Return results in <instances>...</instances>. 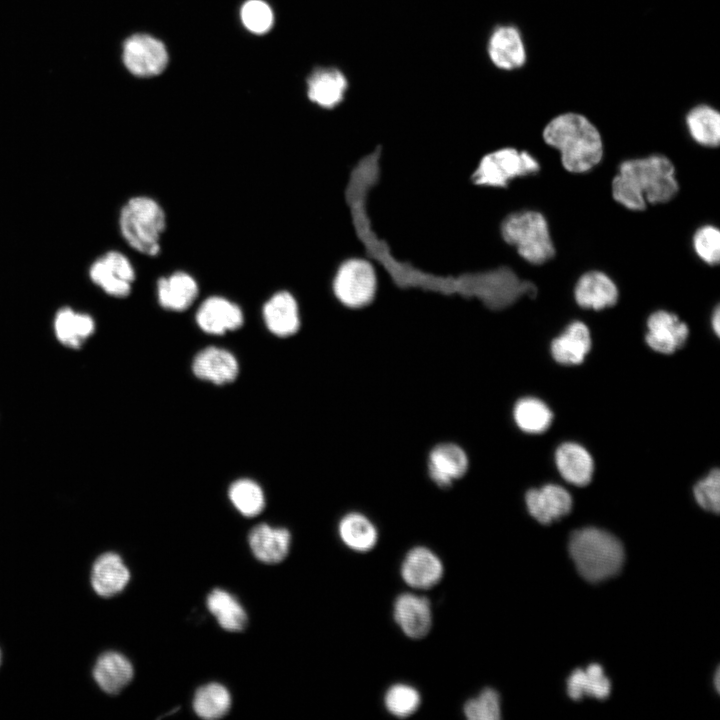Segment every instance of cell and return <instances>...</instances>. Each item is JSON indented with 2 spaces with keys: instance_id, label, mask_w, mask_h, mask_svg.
Here are the masks:
<instances>
[{
  "instance_id": "obj_1",
  "label": "cell",
  "mask_w": 720,
  "mask_h": 720,
  "mask_svg": "<svg viewBox=\"0 0 720 720\" xmlns=\"http://www.w3.org/2000/svg\"><path fill=\"white\" fill-rule=\"evenodd\" d=\"M676 167L664 154L622 160L611 180L613 200L632 212H642L649 205L666 204L679 193Z\"/></svg>"
},
{
  "instance_id": "obj_2",
  "label": "cell",
  "mask_w": 720,
  "mask_h": 720,
  "mask_svg": "<svg viewBox=\"0 0 720 720\" xmlns=\"http://www.w3.org/2000/svg\"><path fill=\"white\" fill-rule=\"evenodd\" d=\"M542 139L559 152L562 167L571 174L592 171L604 157L600 131L580 113L565 112L553 117L543 128Z\"/></svg>"
},
{
  "instance_id": "obj_3",
  "label": "cell",
  "mask_w": 720,
  "mask_h": 720,
  "mask_svg": "<svg viewBox=\"0 0 720 720\" xmlns=\"http://www.w3.org/2000/svg\"><path fill=\"white\" fill-rule=\"evenodd\" d=\"M569 554L579 574L589 582H599L616 575L622 568L625 553L613 534L595 527L572 532Z\"/></svg>"
},
{
  "instance_id": "obj_4",
  "label": "cell",
  "mask_w": 720,
  "mask_h": 720,
  "mask_svg": "<svg viewBox=\"0 0 720 720\" xmlns=\"http://www.w3.org/2000/svg\"><path fill=\"white\" fill-rule=\"evenodd\" d=\"M499 234L528 264L543 265L556 255L549 222L538 210L522 209L506 214L499 224Z\"/></svg>"
},
{
  "instance_id": "obj_5",
  "label": "cell",
  "mask_w": 720,
  "mask_h": 720,
  "mask_svg": "<svg viewBox=\"0 0 720 720\" xmlns=\"http://www.w3.org/2000/svg\"><path fill=\"white\" fill-rule=\"evenodd\" d=\"M166 223V213L160 203L145 195L129 198L118 220L120 234L127 245L146 256L159 254Z\"/></svg>"
},
{
  "instance_id": "obj_6",
  "label": "cell",
  "mask_w": 720,
  "mask_h": 720,
  "mask_svg": "<svg viewBox=\"0 0 720 720\" xmlns=\"http://www.w3.org/2000/svg\"><path fill=\"white\" fill-rule=\"evenodd\" d=\"M540 170V162L529 151L505 146L482 154L469 174V182L481 189H505L514 180Z\"/></svg>"
},
{
  "instance_id": "obj_7",
  "label": "cell",
  "mask_w": 720,
  "mask_h": 720,
  "mask_svg": "<svg viewBox=\"0 0 720 720\" xmlns=\"http://www.w3.org/2000/svg\"><path fill=\"white\" fill-rule=\"evenodd\" d=\"M380 275L376 266L361 255L346 257L337 264L331 279L335 299L345 308L361 310L378 294Z\"/></svg>"
},
{
  "instance_id": "obj_8",
  "label": "cell",
  "mask_w": 720,
  "mask_h": 720,
  "mask_svg": "<svg viewBox=\"0 0 720 720\" xmlns=\"http://www.w3.org/2000/svg\"><path fill=\"white\" fill-rule=\"evenodd\" d=\"M90 281L109 296L127 297L136 279L129 258L118 250H109L97 257L89 266Z\"/></svg>"
},
{
  "instance_id": "obj_9",
  "label": "cell",
  "mask_w": 720,
  "mask_h": 720,
  "mask_svg": "<svg viewBox=\"0 0 720 720\" xmlns=\"http://www.w3.org/2000/svg\"><path fill=\"white\" fill-rule=\"evenodd\" d=\"M122 59L132 74L151 77L166 68L168 53L160 40L147 34H135L125 40Z\"/></svg>"
},
{
  "instance_id": "obj_10",
  "label": "cell",
  "mask_w": 720,
  "mask_h": 720,
  "mask_svg": "<svg viewBox=\"0 0 720 720\" xmlns=\"http://www.w3.org/2000/svg\"><path fill=\"white\" fill-rule=\"evenodd\" d=\"M573 297L582 309L599 311L617 304L619 288L609 274L599 269H591L577 278Z\"/></svg>"
},
{
  "instance_id": "obj_11",
  "label": "cell",
  "mask_w": 720,
  "mask_h": 720,
  "mask_svg": "<svg viewBox=\"0 0 720 720\" xmlns=\"http://www.w3.org/2000/svg\"><path fill=\"white\" fill-rule=\"evenodd\" d=\"M689 328L675 313L656 310L647 319L646 343L654 351L672 354L686 342Z\"/></svg>"
},
{
  "instance_id": "obj_12",
  "label": "cell",
  "mask_w": 720,
  "mask_h": 720,
  "mask_svg": "<svg viewBox=\"0 0 720 720\" xmlns=\"http://www.w3.org/2000/svg\"><path fill=\"white\" fill-rule=\"evenodd\" d=\"M487 52L492 64L505 71L522 67L527 58L522 35L513 25H500L492 31Z\"/></svg>"
},
{
  "instance_id": "obj_13",
  "label": "cell",
  "mask_w": 720,
  "mask_h": 720,
  "mask_svg": "<svg viewBox=\"0 0 720 720\" xmlns=\"http://www.w3.org/2000/svg\"><path fill=\"white\" fill-rule=\"evenodd\" d=\"M199 328L208 334L222 335L240 328L244 322L241 308L221 296L206 298L199 306L196 315Z\"/></svg>"
},
{
  "instance_id": "obj_14",
  "label": "cell",
  "mask_w": 720,
  "mask_h": 720,
  "mask_svg": "<svg viewBox=\"0 0 720 720\" xmlns=\"http://www.w3.org/2000/svg\"><path fill=\"white\" fill-rule=\"evenodd\" d=\"M525 501L530 515L545 525L567 515L572 508L569 492L555 484L528 490Z\"/></svg>"
},
{
  "instance_id": "obj_15",
  "label": "cell",
  "mask_w": 720,
  "mask_h": 720,
  "mask_svg": "<svg viewBox=\"0 0 720 720\" xmlns=\"http://www.w3.org/2000/svg\"><path fill=\"white\" fill-rule=\"evenodd\" d=\"M348 80L344 73L334 67L315 69L307 79V96L319 107L331 110L345 99Z\"/></svg>"
},
{
  "instance_id": "obj_16",
  "label": "cell",
  "mask_w": 720,
  "mask_h": 720,
  "mask_svg": "<svg viewBox=\"0 0 720 720\" xmlns=\"http://www.w3.org/2000/svg\"><path fill=\"white\" fill-rule=\"evenodd\" d=\"M468 466L467 454L454 443H441L429 454L428 473L439 487H448L462 478Z\"/></svg>"
},
{
  "instance_id": "obj_17",
  "label": "cell",
  "mask_w": 720,
  "mask_h": 720,
  "mask_svg": "<svg viewBox=\"0 0 720 720\" xmlns=\"http://www.w3.org/2000/svg\"><path fill=\"white\" fill-rule=\"evenodd\" d=\"M394 619L406 636L423 638L432 626L428 599L411 593L401 594L394 603Z\"/></svg>"
},
{
  "instance_id": "obj_18",
  "label": "cell",
  "mask_w": 720,
  "mask_h": 720,
  "mask_svg": "<svg viewBox=\"0 0 720 720\" xmlns=\"http://www.w3.org/2000/svg\"><path fill=\"white\" fill-rule=\"evenodd\" d=\"M263 319L268 330L278 337L294 335L300 328L298 302L286 290L274 293L263 306Z\"/></svg>"
},
{
  "instance_id": "obj_19",
  "label": "cell",
  "mask_w": 720,
  "mask_h": 720,
  "mask_svg": "<svg viewBox=\"0 0 720 720\" xmlns=\"http://www.w3.org/2000/svg\"><path fill=\"white\" fill-rule=\"evenodd\" d=\"M401 575L409 586L428 589L442 578L443 565L434 552L419 546L407 553L401 566Z\"/></svg>"
},
{
  "instance_id": "obj_20",
  "label": "cell",
  "mask_w": 720,
  "mask_h": 720,
  "mask_svg": "<svg viewBox=\"0 0 720 720\" xmlns=\"http://www.w3.org/2000/svg\"><path fill=\"white\" fill-rule=\"evenodd\" d=\"M156 293L161 307L180 312L188 309L196 300L199 286L189 273L176 271L158 279Z\"/></svg>"
},
{
  "instance_id": "obj_21",
  "label": "cell",
  "mask_w": 720,
  "mask_h": 720,
  "mask_svg": "<svg viewBox=\"0 0 720 720\" xmlns=\"http://www.w3.org/2000/svg\"><path fill=\"white\" fill-rule=\"evenodd\" d=\"M192 369L194 374L214 384L232 382L238 375L239 365L232 353L219 347H207L195 356Z\"/></svg>"
},
{
  "instance_id": "obj_22",
  "label": "cell",
  "mask_w": 720,
  "mask_h": 720,
  "mask_svg": "<svg viewBox=\"0 0 720 720\" xmlns=\"http://www.w3.org/2000/svg\"><path fill=\"white\" fill-rule=\"evenodd\" d=\"M591 344L589 328L584 322L575 320L552 341L551 353L560 364L578 365L584 361Z\"/></svg>"
},
{
  "instance_id": "obj_23",
  "label": "cell",
  "mask_w": 720,
  "mask_h": 720,
  "mask_svg": "<svg viewBox=\"0 0 720 720\" xmlns=\"http://www.w3.org/2000/svg\"><path fill=\"white\" fill-rule=\"evenodd\" d=\"M129 579V570L116 553H104L93 564L91 585L99 596L111 597L118 594L126 587Z\"/></svg>"
},
{
  "instance_id": "obj_24",
  "label": "cell",
  "mask_w": 720,
  "mask_h": 720,
  "mask_svg": "<svg viewBox=\"0 0 720 720\" xmlns=\"http://www.w3.org/2000/svg\"><path fill=\"white\" fill-rule=\"evenodd\" d=\"M248 540L250 548L258 560L275 564L286 558L291 536L287 529L259 524L250 531Z\"/></svg>"
},
{
  "instance_id": "obj_25",
  "label": "cell",
  "mask_w": 720,
  "mask_h": 720,
  "mask_svg": "<svg viewBox=\"0 0 720 720\" xmlns=\"http://www.w3.org/2000/svg\"><path fill=\"white\" fill-rule=\"evenodd\" d=\"M555 462L561 476L576 486L590 483L594 471V463L589 452L581 445L566 442L560 445L555 453Z\"/></svg>"
},
{
  "instance_id": "obj_26",
  "label": "cell",
  "mask_w": 720,
  "mask_h": 720,
  "mask_svg": "<svg viewBox=\"0 0 720 720\" xmlns=\"http://www.w3.org/2000/svg\"><path fill=\"white\" fill-rule=\"evenodd\" d=\"M130 661L117 652L102 654L93 669V677L98 686L108 694H118L133 678Z\"/></svg>"
},
{
  "instance_id": "obj_27",
  "label": "cell",
  "mask_w": 720,
  "mask_h": 720,
  "mask_svg": "<svg viewBox=\"0 0 720 720\" xmlns=\"http://www.w3.org/2000/svg\"><path fill=\"white\" fill-rule=\"evenodd\" d=\"M685 125L691 139L705 148H716L720 143V113L708 104L691 108L685 116Z\"/></svg>"
},
{
  "instance_id": "obj_28",
  "label": "cell",
  "mask_w": 720,
  "mask_h": 720,
  "mask_svg": "<svg viewBox=\"0 0 720 720\" xmlns=\"http://www.w3.org/2000/svg\"><path fill=\"white\" fill-rule=\"evenodd\" d=\"M54 330L63 345L77 349L93 334L95 322L87 313L63 307L56 312Z\"/></svg>"
},
{
  "instance_id": "obj_29",
  "label": "cell",
  "mask_w": 720,
  "mask_h": 720,
  "mask_svg": "<svg viewBox=\"0 0 720 720\" xmlns=\"http://www.w3.org/2000/svg\"><path fill=\"white\" fill-rule=\"evenodd\" d=\"M611 691V682L604 675V670L599 664H590L585 670H574L567 679L568 696L578 701L583 696H590L597 699H605Z\"/></svg>"
},
{
  "instance_id": "obj_30",
  "label": "cell",
  "mask_w": 720,
  "mask_h": 720,
  "mask_svg": "<svg viewBox=\"0 0 720 720\" xmlns=\"http://www.w3.org/2000/svg\"><path fill=\"white\" fill-rule=\"evenodd\" d=\"M207 606L223 629L238 632L247 626L248 618L245 610L227 591L214 589L208 595Z\"/></svg>"
},
{
  "instance_id": "obj_31",
  "label": "cell",
  "mask_w": 720,
  "mask_h": 720,
  "mask_svg": "<svg viewBox=\"0 0 720 720\" xmlns=\"http://www.w3.org/2000/svg\"><path fill=\"white\" fill-rule=\"evenodd\" d=\"M339 535L350 549L357 552L371 550L378 538L374 524L363 514L349 513L339 523Z\"/></svg>"
},
{
  "instance_id": "obj_32",
  "label": "cell",
  "mask_w": 720,
  "mask_h": 720,
  "mask_svg": "<svg viewBox=\"0 0 720 720\" xmlns=\"http://www.w3.org/2000/svg\"><path fill=\"white\" fill-rule=\"evenodd\" d=\"M516 425L524 432L538 434L546 431L553 413L540 399L525 397L517 401L513 410Z\"/></svg>"
},
{
  "instance_id": "obj_33",
  "label": "cell",
  "mask_w": 720,
  "mask_h": 720,
  "mask_svg": "<svg viewBox=\"0 0 720 720\" xmlns=\"http://www.w3.org/2000/svg\"><path fill=\"white\" fill-rule=\"evenodd\" d=\"M231 707L228 690L219 683L201 686L195 693L193 708L203 719H218L227 714Z\"/></svg>"
},
{
  "instance_id": "obj_34",
  "label": "cell",
  "mask_w": 720,
  "mask_h": 720,
  "mask_svg": "<svg viewBox=\"0 0 720 720\" xmlns=\"http://www.w3.org/2000/svg\"><path fill=\"white\" fill-rule=\"evenodd\" d=\"M228 496L234 507L246 517L258 515L265 506L261 487L250 479H239L232 483Z\"/></svg>"
},
{
  "instance_id": "obj_35",
  "label": "cell",
  "mask_w": 720,
  "mask_h": 720,
  "mask_svg": "<svg viewBox=\"0 0 720 720\" xmlns=\"http://www.w3.org/2000/svg\"><path fill=\"white\" fill-rule=\"evenodd\" d=\"M692 249L697 258L708 266L720 261V230L713 224L699 226L691 238Z\"/></svg>"
},
{
  "instance_id": "obj_36",
  "label": "cell",
  "mask_w": 720,
  "mask_h": 720,
  "mask_svg": "<svg viewBox=\"0 0 720 720\" xmlns=\"http://www.w3.org/2000/svg\"><path fill=\"white\" fill-rule=\"evenodd\" d=\"M420 694L407 684H395L385 694L386 709L396 717H407L416 712L420 705Z\"/></svg>"
},
{
  "instance_id": "obj_37",
  "label": "cell",
  "mask_w": 720,
  "mask_h": 720,
  "mask_svg": "<svg viewBox=\"0 0 720 720\" xmlns=\"http://www.w3.org/2000/svg\"><path fill=\"white\" fill-rule=\"evenodd\" d=\"M464 714L470 720H498L501 718L500 696L492 688L481 693L464 705Z\"/></svg>"
},
{
  "instance_id": "obj_38",
  "label": "cell",
  "mask_w": 720,
  "mask_h": 720,
  "mask_svg": "<svg viewBox=\"0 0 720 720\" xmlns=\"http://www.w3.org/2000/svg\"><path fill=\"white\" fill-rule=\"evenodd\" d=\"M273 12L262 0H248L241 8L243 25L252 33L263 34L273 25Z\"/></svg>"
},
{
  "instance_id": "obj_39",
  "label": "cell",
  "mask_w": 720,
  "mask_h": 720,
  "mask_svg": "<svg viewBox=\"0 0 720 720\" xmlns=\"http://www.w3.org/2000/svg\"><path fill=\"white\" fill-rule=\"evenodd\" d=\"M694 497L703 509L719 513L720 510V472L713 469L694 486Z\"/></svg>"
},
{
  "instance_id": "obj_40",
  "label": "cell",
  "mask_w": 720,
  "mask_h": 720,
  "mask_svg": "<svg viewBox=\"0 0 720 720\" xmlns=\"http://www.w3.org/2000/svg\"><path fill=\"white\" fill-rule=\"evenodd\" d=\"M711 326H712V329L715 332V334L717 336H719V334H720V308H719V305H717L712 312Z\"/></svg>"
},
{
  "instance_id": "obj_41",
  "label": "cell",
  "mask_w": 720,
  "mask_h": 720,
  "mask_svg": "<svg viewBox=\"0 0 720 720\" xmlns=\"http://www.w3.org/2000/svg\"><path fill=\"white\" fill-rule=\"evenodd\" d=\"M714 683H715L716 690L719 692V689H720V672H719V669H717V671H716V673H715Z\"/></svg>"
},
{
  "instance_id": "obj_42",
  "label": "cell",
  "mask_w": 720,
  "mask_h": 720,
  "mask_svg": "<svg viewBox=\"0 0 720 720\" xmlns=\"http://www.w3.org/2000/svg\"><path fill=\"white\" fill-rule=\"evenodd\" d=\"M0 662H1V653H0Z\"/></svg>"
}]
</instances>
